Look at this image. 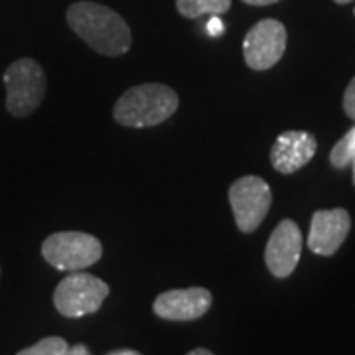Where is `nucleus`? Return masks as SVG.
<instances>
[{
    "label": "nucleus",
    "instance_id": "1",
    "mask_svg": "<svg viewBox=\"0 0 355 355\" xmlns=\"http://www.w3.org/2000/svg\"><path fill=\"white\" fill-rule=\"evenodd\" d=\"M65 20L79 38L107 58L125 55L130 50V28L121 14L97 2H76L67 8Z\"/></svg>",
    "mask_w": 355,
    "mask_h": 355
},
{
    "label": "nucleus",
    "instance_id": "2",
    "mask_svg": "<svg viewBox=\"0 0 355 355\" xmlns=\"http://www.w3.org/2000/svg\"><path fill=\"white\" fill-rule=\"evenodd\" d=\"M180 107V97L162 83H142L125 91L114 103V121L123 127L148 128L162 125Z\"/></svg>",
    "mask_w": 355,
    "mask_h": 355
},
{
    "label": "nucleus",
    "instance_id": "3",
    "mask_svg": "<svg viewBox=\"0 0 355 355\" xmlns=\"http://www.w3.org/2000/svg\"><path fill=\"white\" fill-rule=\"evenodd\" d=\"M6 109L12 116H28L38 109L46 95V73L32 58L16 60L4 71Z\"/></svg>",
    "mask_w": 355,
    "mask_h": 355
},
{
    "label": "nucleus",
    "instance_id": "4",
    "mask_svg": "<svg viewBox=\"0 0 355 355\" xmlns=\"http://www.w3.org/2000/svg\"><path fill=\"white\" fill-rule=\"evenodd\" d=\"M42 257L58 270L76 272L85 270L103 257V245L97 237L81 231H60L51 233L42 243Z\"/></svg>",
    "mask_w": 355,
    "mask_h": 355
},
{
    "label": "nucleus",
    "instance_id": "5",
    "mask_svg": "<svg viewBox=\"0 0 355 355\" xmlns=\"http://www.w3.org/2000/svg\"><path fill=\"white\" fill-rule=\"evenodd\" d=\"M109 284L89 272L67 275L53 292V306L64 318H83L101 310L109 296Z\"/></svg>",
    "mask_w": 355,
    "mask_h": 355
},
{
    "label": "nucleus",
    "instance_id": "6",
    "mask_svg": "<svg viewBox=\"0 0 355 355\" xmlns=\"http://www.w3.org/2000/svg\"><path fill=\"white\" fill-rule=\"evenodd\" d=\"M229 203L241 233H253L272 205V190L263 178L243 176L229 188Z\"/></svg>",
    "mask_w": 355,
    "mask_h": 355
},
{
    "label": "nucleus",
    "instance_id": "7",
    "mask_svg": "<svg viewBox=\"0 0 355 355\" xmlns=\"http://www.w3.org/2000/svg\"><path fill=\"white\" fill-rule=\"evenodd\" d=\"M288 34L279 20L266 18L247 32L243 40V55L247 65L254 71H265L280 62L286 51Z\"/></svg>",
    "mask_w": 355,
    "mask_h": 355
},
{
    "label": "nucleus",
    "instance_id": "8",
    "mask_svg": "<svg viewBox=\"0 0 355 355\" xmlns=\"http://www.w3.org/2000/svg\"><path fill=\"white\" fill-rule=\"evenodd\" d=\"M302 231L292 221H280L277 229L270 233V239L266 243L265 263L272 277L286 279L298 266L300 253H302Z\"/></svg>",
    "mask_w": 355,
    "mask_h": 355
},
{
    "label": "nucleus",
    "instance_id": "9",
    "mask_svg": "<svg viewBox=\"0 0 355 355\" xmlns=\"http://www.w3.org/2000/svg\"><path fill=\"white\" fill-rule=\"evenodd\" d=\"M214 296L207 288H176L162 292L154 300V314L168 322H193L205 316L211 308Z\"/></svg>",
    "mask_w": 355,
    "mask_h": 355
},
{
    "label": "nucleus",
    "instance_id": "10",
    "mask_svg": "<svg viewBox=\"0 0 355 355\" xmlns=\"http://www.w3.org/2000/svg\"><path fill=\"white\" fill-rule=\"evenodd\" d=\"M349 229L352 217L342 207L316 211L310 223L308 249L322 257H331L340 251V247L349 235Z\"/></svg>",
    "mask_w": 355,
    "mask_h": 355
},
{
    "label": "nucleus",
    "instance_id": "11",
    "mask_svg": "<svg viewBox=\"0 0 355 355\" xmlns=\"http://www.w3.org/2000/svg\"><path fill=\"white\" fill-rule=\"evenodd\" d=\"M318 150L316 139L306 130H286L270 148V164L280 174H294L304 168Z\"/></svg>",
    "mask_w": 355,
    "mask_h": 355
},
{
    "label": "nucleus",
    "instance_id": "12",
    "mask_svg": "<svg viewBox=\"0 0 355 355\" xmlns=\"http://www.w3.org/2000/svg\"><path fill=\"white\" fill-rule=\"evenodd\" d=\"M176 8L190 20L200 16H221L231 8V0H176Z\"/></svg>",
    "mask_w": 355,
    "mask_h": 355
},
{
    "label": "nucleus",
    "instance_id": "13",
    "mask_svg": "<svg viewBox=\"0 0 355 355\" xmlns=\"http://www.w3.org/2000/svg\"><path fill=\"white\" fill-rule=\"evenodd\" d=\"M355 160V127L336 142V146L331 148L330 162L334 168H347Z\"/></svg>",
    "mask_w": 355,
    "mask_h": 355
},
{
    "label": "nucleus",
    "instance_id": "14",
    "mask_svg": "<svg viewBox=\"0 0 355 355\" xmlns=\"http://www.w3.org/2000/svg\"><path fill=\"white\" fill-rule=\"evenodd\" d=\"M67 347L69 345H67L64 338L51 336V338L40 340L38 343H34V345H30L26 349H20L16 355H62Z\"/></svg>",
    "mask_w": 355,
    "mask_h": 355
},
{
    "label": "nucleus",
    "instance_id": "15",
    "mask_svg": "<svg viewBox=\"0 0 355 355\" xmlns=\"http://www.w3.org/2000/svg\"><path fill=\"white\" fill-rule=\"evenodd\" d=\"M343 111L349 119L355 121V77L349 81V85L345 89V95H343Z\"/></svg>",
    "mask_w": 355,
    "mask_h": 355
},
{
    "label": "nucleus",
    "instance_id": "16",
    "mask_svg": "<svg viewBox=\"0 0 355 355\" xmlns=\"http://www.w3.org/2000/svg\"><path fill=\"white\" fill-rule=\"evenodd\" d=\"M223 30H225V26L219 20V16H211L209 22H207V32H209V36H221Z\"/></svg>",
    "mask_w": 355,
    "mask_h": 355
},
{
    "label": "nucleus",
    "instance_id": "17",
    "mask_svg": "<svg viewBox=\"0 0 355 355\" xmlns=\"http://www.w3.org/2000/svg\"><path fill=\"white\" fill-rule=\"evenodd\" d=\"M62 355H91L87 345H83V343H77V345H69L67 349H65Z\"/></svg>",
    "mask_w": 355,
    "mask_h": 355
},
{
    "label": "nucleus",
    "instance_id": "18",
    "mask_svg": "<svg viewBox=\"0 0 355 355\" xmlns=\"http://www.w3.org/2000/svg\"><path fill=\"white\" fill-rule=\"evenodd\" d=\"M245 4H251V6H268V4H275L279 0H243Z\"/></svg>",
    "mask_w": 355,
    "mask_h": 355
},
{
    "label": "nucleus",
    "instance_id": "19",
    "mask_svg": "<svg viewBox=\"0 0 355 355\" xmlns=\"http://www.w3.org/2000/svg\"><path fill=\"white\" fill-rule=\"evenodd\" d=\"M107 355H142L139 354L137 349H114V352H111V354Z\"/></svg>",
    "mask_w": 355,
    "mask_h": 355
},
{
    "label": "nucleus",
    "instance_id": "20",
    "mask_svg": "<svg viewBox=\"0 0 355 355\" xmlns=\"http://www.w3.org/2000/svg\"><path fill=\"white\" fill-rule=\"evenodd\" d=\"M188 355H214L209 349H203V347H198V349H191Z\"/></svg>",
    "mask_w": 355,
    "mask_h": 355
},
{
    "label": "nucleus",
    "instance_id": "21",
    "mask_svg": "<svg viewBox=\"0 0 355 355\" xmlns=\"http://www.w3.org/2000/svg\"><path fill=\"white\" fill-rule=\"evenodd\" d=\"M334 2H336V4H349L352 0H334Z\"/></svg>",
    "mask_w": 355,
    "mask_h": 355
},
{
    "label": "nucleus",
    "instance_id": "22",
    "mask_svg": "<svg viewBox=\"0 0 355 355\" xmlns=\"http://www.w3.org/2000/svg\"><path fill=\"white\" fill-rule=\"evenodd\" d=\"M352 166H354V186H355V160L352 162Z\"/></svg>",
    "mask_w": 355,
    "mask_h": 355
}]
</instances>
